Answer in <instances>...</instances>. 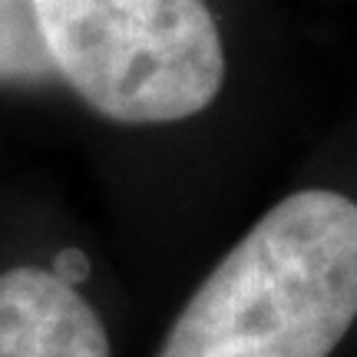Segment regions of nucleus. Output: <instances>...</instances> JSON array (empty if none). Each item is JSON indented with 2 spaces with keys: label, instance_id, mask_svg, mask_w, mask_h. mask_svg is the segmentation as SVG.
I'll list each match as a JSON object with an SVG mask.
<instances>
[{
  "label": "nucleus",
  "instance_id": "nucleus-4",
  "mask_svg": "<svg viewBox=\"0 0 357 357\" xmlns=\"http://www.w3.org/2000/svg\"><path fill=\"white\" fill-rule=\"evenodd\" d=\"M53 63L37 30L30 0H0V83L37 86L53 79Z\"/></svg>",
  "mask_w": 357,
  "mask_h": 357
},
{
  "label": "nucleus",
  "instance_id": "nucleus-1",
  "mask_svg": "<svg viewBox=\"0 0 357 357\" xmlns=\"http://www.w3.org/2000/svg\"><path fill=\"white\" fill-rule=\"evenodd\" d=\"M357 321V202L281 199L182 307L159 357H331Z\"/></svg>",
  "mask_w": 357,
  "mask_h": 357
},
{
  "label": "nucleus",
  "instance_id": "nucleus-3",
  "mask_svg": "<svg viewBox=\"0 0 357 357\" xmlns=\"http://www.w3.org/2000/svg\"><path fill=\"white\" fill-rule=\"evenodd\" d=\"M0 357H113L86 298L47 268L0 275Z\"/></svg>",
  "mask_w": 357,
  "mask_h": 357
},
{
  "label": "nucleus",
  "instance_id": "nucleus-5",
  "mask_svg": "<svg viewBox=\"0 0 357 357\" xmlns=\"http://www.w3.org/2000/svg\"><path fill=\"white\" fill-rule=\"evenodd\" d=\"M86 271H89V265H86V258H83V252H63V255L56 258V265H53V275H60L70 284L86 278Z\"/></svg>",
  "mask_w": 357,
  "mask_h": 357
},
{
  "label": "nucleus",
  "instance_id": "nucleus-2",
  "mask_svg": "<svg viewBox=\"0 0 357 357\" xmlns=\"http://www.w3.org/2000/svg\"><path fill=\"white\" fill-rule=\"evenodd\" d=\"M53 73L123 126L178 123L225 83L222 33L205 0H30Z\"/></svg>",
  "mask_w": 357,
  "mask_h": 357
}]
</instances>
